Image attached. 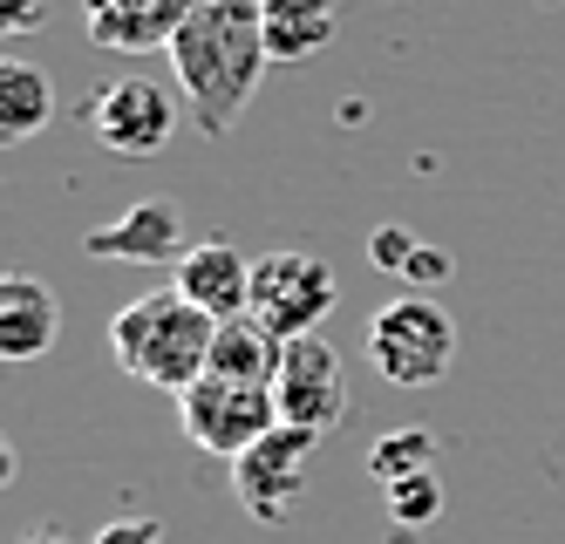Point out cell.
Returning a JSON list of instances; mask_svg holds the SVG:
<instances>
[{
    "label": "cell",
    "mask_w": 565,
    "mask_h": 544,
    "mask_svg": "<svg viewBox=\"0 0 565 544\" xmlns=\"http://www.w3.org/2000/svg\"><path fill=\"white\" fill-rule=\"evenodd\" d=\"M184 415V436L205 449V456H246L259 436L279 429V395L273 382H238V374H198V382L178 395Z\"/></svg>",
    "instance_id": "4"
},
{
    "label": "cell",
    "mask_w": 565,
    "mask_h": 544,
    "mask_svg": "<svg viewBox=\"0 0 565 544\" xmlns=\"http://www.w3.org/2000/svg\"><path fill=\"white\" fill-rule=\"evenodd\" d=\"M164 55H171V75H178V89L198 116V130L225 137L246 116L259 75L273 68L259 0H198Z\"/></svg>",
    "instance_id": "1"
},
{
    "label": "cell",
    "mask_w": 565,
    "mask_h": 544,
    "mask_svg": "<svg viewBox=\"0 0 565 544\" xmlns=\"http://www.w3.org/2000/svg\"><path fill=\"white\" fill-rule=\"evenodd\" d=\"M28 544H62V537H28ZM96 544H157V524L150 518H130V524H109Z\"/></svg>",
    "instance_id": "19"
},
{
    "label": "cell",
    "mask_w": 565,
    "mask_h": 544,
    "mask_svg": "<svg viewBox=\"0 0 565 544\" xmlns=\"http://www.w3.org/2000/svg\"><path fill=\"white\" fill-rule=\"evenodd\" d=\"M369 361L388 388H436L457 367V320L423 292H402L369 320Z\"/></svg>",
    "instance_id": "3"
},
{
    "label": "cell",
    "mask_w": 565,
    "mask_h": 544,
    "mask_svg": "<svg viewBox=\"0 0 565 544\" xmlns=\"http://www.w3.org/2000/svg\"><path fill=\"white\" fill-rule=\"evenodd\" d=\"M62 341V300L42 279H8L0 286V354L34 361Z\"/></svg>",
    "instance_id": "12"
},
{
    "label": "cell",
    "mask_w": 565,
    "mask_h": 544,
    "mask_svg": "<svg viewBox=\"0 0 565 544\" xmlns=\"http://www.w3.org/2000/svg\"><path fill=\"white\" fill-rule=\"evenodd\" d=\"M198 0H83V21L96 49L137 55V49H171V34L184 28V14Z\"/></svg>",
    "instance_id": "11"
},
{
    "label": "cell",
    "mask_w": 565,
    "mask_h": 544,
    "mask_svg": "<svg viewBox=\"0 0 565 544\" xmlns=\"http://www.w3.org/2000/svg\"><path fill=\"white\" fill-rule=\"evenodd\" d=\"M369 259H375L382 273H402V266L416 259V245H409V232H375V238H369Z\"/></svg>",
    "instance_id": "18"
},
{
    "label": "cell",
    "mask_w": 565,
    "mask_h": 544,
    "mask_svg": "<svg viewBox=\"0 0 565 544\" xmlns=\"http://www.w3.org/2000/svg\"><path fill=\"white\" fill-rule=\"evenodd\" d=\"M49 14H42V0H0V28L8 34H34Z\"/></svg>",
    "instance_id": "20"
},
{
    "label": "cell",
    "mask_w": 565,
    "mask_h": 544,
    "mask_svg": "<svg viewBox=\"0 0 565 544\" xmlns=\"http://www.w3.org/2000/svg\"><path fill=\"white\" fill-rule=\"evenodd\" d=\"M334 273L313 253H266L253 259V320L279 341H300V333H320V320L334 313Z\"/></svg>",
    "instance_id": "6"
},
{
    "label": "cell",
    "mask_w": 565,
    "mask_h": 544,
    "mask_svg": "<svg viewBox=\"0 0 565 544\" xmlns=\"http://www.w3.org/2000/svg\"><path fill=\"white\" fill-rule=\"evenodd\" d=\"M259 21H266V55L273 62H313L334 49L341 14L334 0H259Z\"/></svg>",
    "instance_id": "13"
},
{
    "label": "cell",
    "mask_w": 565,
    "mask_h": 544,
    "mask_svg": "<svg viewBox=\"0 0 565 544\" xmlns=\"http://www.w3.org/2000/svg\"><path fill=\"white\" fill-rule=\"evenodd\" d=\"M83 253L89 259H137V266H178L191 245H184V212L171 198H143V204H130L124 218H109V225H96L89 238H83Z\"/></svg>",
    "instance_id": "9"
},
{
    "label": "cell",
    "mask_w": 565,
    "mask_h": 544,
    "mask_svg": "<svg viewBox=\"0 0 565 544\" xmlns=\"http://www.w3.org/2000/svg\"><path fill=\"white\" fill-rule=\"evenodd\" d=\"M313 449H320L313 429L279 423V429L259 436L246 456H232V490H238V504H246V518H259V524H287V518L307 504Z\"/></svg>",
    "instance_id": "5"
},
{
    "label": "cell",
    "mask_w": 565,
    "mask_h": 544,
    "mask_svg": "<svg viewBox=\"0 0 565 544\" xmlns=\"http://www.w3.org/2000/svg\"><path fill=\"white\" fill-rule=\"evenodd\" d=\"M402 279H409V286H429V279H450V253H416L409 266H402Z\"/></svg>",
    "instance_id": "21"
},
{
    "label": "cell",
    "mask_w": 565,
    "mask_h": 544,
    "mask_svg": "<svg viewBox=\"0 0 565 544\" xmlns=\"http://www.w3.org/2000/svg\"><path fill=\"white\" fill-rule=\"evenodd\" d=\"M178 292L191 307H205L212 320H238V313H253V259L238 253V245L225 238H205V245H191V253L171 266Z\"/></svg>",
    "instance_id": "10"
},
{
    "label": "cell",
    "mask_w": 565,
    "mask_h": 544,
    "mask_svg": "<svg viewBox=\"0 0 565 544\" xmlns=\"http://www.w3.org/2000/svg\"><path fill=\"white\" fill-rule=\"evenodd\" d=\"M279 354H287V341H279V333H266L253 313H238V320H218V333H212V367H205V374L273 382V374H279Z\"/></svg>",
    "instance_id": "14"
},
{
    "label": "cell",
    "mask_w": 565,
    "mask_h": 544,
    "mask_svg": "<svg viewBox=\"0 0 565 544\" xmlns=\"http://www.w3.org/2000/svg\"><path fill=\"white\" fill-rule=\"evenodd\" d=\"M382 497H388V518L409 531V524H429L436 511H443V483H436V470H416V477H402V483H382Z\"/></svg>",
    "instance_id": "17"
},
{
    "label": "cell",
    "mask_w": 565,
    "mask_h": 544,
    "mask_svg": "<svg viewBox=\"0 0 565 544\" xmlns=\"http://www.w3.org/2000/svg\"><path fill=\"white\" fill-rule=\"evenodd\" d=\"M89 130L116 157H157L178 137V96L157 75H116L89 96Z\"/></svg>",
    "instance_id": "8"
},
{
    "label": "cell",
    "mask_w": 565,
    "mask_h": 544,
    "mask_svg": "<svg viewBox=\"0 0 565 544\" xmlns=\"http://www.w3.org/2000/svg\"><path fill=\"white\" fill-rule=\"evenodd\" d=\"M369 470H375V483H402V477H416V470H436L429 429H395V436H382L369 449Z\"/></svg>",
    "instance_id": "16"
},
{
    "label": "cell",
    "mask_w": 565,
    "mask_h": 544,
    "mask_svg": "<svg viewBox=\"0 0 565 544\" xmlns=\"http://www.w3.org/2000/svg\"><path fill=\"white\" fill-rule=\"evenodd\" d=\"M273 395H279V423L313 429V436L341 429V415H348V361H341V348L328 333L287 341L279 374H273Z\"/></svg>",
    "instance_id": "7"
},
{
    "label": "cell",
    "mask_w": 565,
    "mask_h": 544,
    "mask_svg": "<svg viewBox=\"0 0 565 544\" xmlns=\"http://www.w3.org/2000/svg\"><path fill=\"white\" fill-rule=\"evenodd\" d=\"M212 333H218V320L205 307H191L178 286H157V292H137L109 320V361L143 388L184 395L212 367Z\"/></svg>",
    "instance_id": "2"
},
{
    "label": "cell",
    "mask_w": 565,
    "mask_h": 544,
    "mask_svg": "<svg viewBox=\"0 0 565 544\" xmlns=\"http://www.w3.org/2000/svg\"><path fill=\"white\" fill-rule=\"evenodd\" d=\"M49 116H55L49 75H42V68H28V62H0V137L21 143V137L42 130Z\"/></svg>",
    "instance_id": "15"
}]
</instances>
